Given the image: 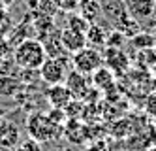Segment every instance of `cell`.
Wrapping results in <instances>:
<instances>
[{"label": "cell", "instance_id": "1", "mask_svg": "<svg viewBox=\"0 0 156 151\" xmlns=\"http://www.w3.org/2000/svg\"><path fill=\"white\" fill-rule=\"evenodd\" d=\"M98 2L102 8V15L113 25V30L130 40L141 32V25L128 13L124 0H98Z\"/></svg>", "mask_w": 156, "mask_h": 151}, {"label": "cell", "instance_id": "2", "mask_svg": "<svg viewBox=\"0 0 156 151\" xmlns=\"http://www.w3.org/2000/svg\"><path fill=\"white\" fill-rule=\"evenodd\" d=\"M13 59H15V64L25 68V70H40L43 61L47 59V53L40 40L28 38L15 45Z\"/></svg>", "mask_w": 156, "mask_h": 151}, {"label": "cell", "instance_id": "3", "mask_svg": "<svg viewBox=\"0 0 156 151\" xmlns=\"http://www.w3.org/2000/svg\"><path fill=\"white\" fill-rule=\"evenodd\" d=\"M62 129L64 126L60 125H55L47 113L43 111H36L28 115L27 119V130H28V136L34 138L38 142H51V140H57V138L62 134Z\"/></svg>", "mask_w": 156, "mask_h": 151}, {"label": "cell", "instance_id": "4", "mask_svg": "<svg viewBox=\"0 0 156 151\" xmlns=\"http://www.w3.org/2000/svg\"><path fill=\"white\" fill-rule=\"evenodd\" d=\"M72 62L75 72H79L83 76H90L100 66H104V55L96 47H83L81 51L72 55Z\"/></svg>", "mask_w": 156, "mask_h": 151}, {"label": "cell", "instance_id": "5", "mask_svg": "<svg viewBox=\"0 0 156 151\" xmlns=\"http://www.w3.org/2000/svg\"><path fill=\"white\" fill-rule=\"evenodd\" d=\"M40 76L45 81L47 85H58L66 81V76H68V68H66L64 59H58V57H47L43 64L40 66Z\"/></svg>", "mask_w": 156, "mask_h": 151}, {"label": "cell", "instance_id": "6", "mask_svg": "<svg viewBox=\"0 0 156 151\" xmlns=\"http://www.w3.org/2000/svg\"><path fill=\"white\" fill-rule=\"evenodd\" d=\"M102 55H104L105 66H107L115 76H122V74H126V72L130 70L132 61H130V57L122 51L120 47H105Z\"/></svg>", "mask_w": 156, "mask_h": 151}, {"label": "cell", "instance_id": "7", "mask_svg": "<svg viewBox=\"0 0 156 151\" xmlns=\"http://www.w3.org/2000/svg\"><path fill=\"white\" fill-rule=\"evenodd\" d=\"M124 2L128 13L137 23L152 19V15L156 13V0H124Z\"/></svg>", "mask_w": 156, "mask_h": 151}, {"label": "cell", "instance_id": "8", "mask_svg": "<svg viewBox=\"0 0 156 151\" xmlns=\"http://www.w3.org/2000/svg\"><path fill=\"white\" fill-rule=\"evenodd\" d=\"M45 96H47V100H49L51 106L57 108V110H66V108L70 106V102L73 100L70 89L66 87L64 83L49 85V89H47V92H45Z\"/></svg>", "mask_w": 156, "mask_h": 151}, {"label": "cell", "instance_id": "9", "mask_svg": "<svg viewBox=\"0 0 156 151\" xmlns=\"http://www.w3.org/2000/svg\"><path fill=\"white\" fill-rule=\"evenodd\" d=\"M60 43L66 53H77L81 51L83 47H87V38L83 32H77V30H72V28H62L60 30Z\"/></svg>", "mask_w": 156, "mask_h": 151}, {"label": "cell", "instance_id": "10", "mask_svg": "<svg viewBox=\"0 0 156 151\" xmlns=\"http://www.w3.org/2000/svg\"><path fill=\"white\" fill-rule=\"evenodd\" d=\"M64 85L70 89V92H72L73 98L79 100V98H85V96H87V91H88L87 76H83V74H79V72H75V70H70L68 76H66Z\"/></svg>", "mask_w": 156, "mask_h": 151}, {"label": "cell", "instance_id": "11", "mask_svg": "<svg viewBox=\"0 0 156 151\" xmlns=\"http://www.w3.org/2000/svg\"><path fill=\"white\" fill-rule=\"evenodd\" d=\"M115 79H117V76L107 66H100L96 72L90 74V81L98 91H107L111 87H115Z\"/></svg>", "mask_w": 156, "mask_h": 151}, {"label": "cell", "instance_id": "12", "mask_svg": "<svg viewBox=\"0 0 156 151\" xmlns=\"http://www.w3.org/2000/svg\"><path fill=\"white\" fill-rule=\"evenodd\" d=\"M64 134L73 144H83L87 140V129L77 119H68V121H66V125H64Z\"/></svg>", "mask_w": 156, "mask_h": 151}, {"label": "cell", "instance_id": "13", "mask_svg": "<svg viewBox=\"0 0 156 151\" xmlns=\"http://www.w3.org/2000/svg\"><path fill=\"white\" fill-rule=\"evenodd\" d=\"M79 15L85 17L88 23H98V19L102 17V8H100L98 0H81L79 2Z\"/></svg>", "mask_w": 156, "mask_h": 151}, {"label": "cell", "instance_id": "14", "mask_svg": "<svg viewBox=\"0 0 156 151\" xmlns=\"http://www.w3.org/2000/svg\"><path fill=\"white\" fill-rule=\"evenodd\" d=\"M107 36H109V32H107L105 28H102V25H98V23L88 25V30L85 32L87 43H90L92 47H98V45H104V47H105Z\"/></svg>", "mask_w": 156, "mask_h": 151}, {"label": "cell", "instance_id": "15", "mask_svg": "<svg viewBox=\"0 0 156 151\" xmlns=\"http://www.w3.org/2000/svg\"><path fill=\"white\" fill-rule=\"evenodd\" d=\"M19 142V129L13 123L4 121L0 126V145L2 147H13Z\"/></svg>", "mask_w": 156, "mask_h": 151}, {"label": "cell", "instance_id": "16", "mask_svg": "<svg viewBox=\"0 0 156 151\" xmlns=\"http://www.w3.org/2000/svg\"><path fill=\"white\" fill-rule=\"evenodd\" d=\"M88 25H90V23H88L85 17H81L79 13H73V11H70V13H68V28L85 34L88 30Z\"/></svg>", "mask_w": 156, "mask_h": 151}, {"label": "cell", "instance_id": "17", "mask_svg": "<svg viewBox=\"0 0 156 151\" xmlns=\"http://www.w3.org/2000/svg\"><path fill=\"white\" fill-rule=\"evenodd\" d=\"M137 61L143 68H151L156 64V51L154 47H147V49H139L137 53Z\"/></svg>", "mask_w": 156, "mask_h": 151}, {"label": "cell", "instance_id": "18", "mask_svg": "<svg viewBox=\"0 0 156 151\" xmlns=\"http://www.w3.org/2000/svg\"><path fill=\"white\" fill-rule=\"evenodd\" d=\"M132 45H136L137 49H147V47H154L156 45V38L151 36V34H145V32H139L137 36L132 38Z\"/></svg>", "mask_w": 156, "mask_h": 151}, {"label": "cell", "instance_id": "19", "mask_svg": "<svg viewBox=\"0 0 156 151\" xmlns=\"http://www.w3.org/2000/svg\"><path fill=\"white\" fill-rule=\"evenodd\" d=\"M143 111L149 115L151 119H156V92H149L143 104Z\"/></svg>", "mask_w": 156, "mask_h": 151}, {"label": "cell", "instance_id": "20", "mask_svg": "<svg viewBox=\"0 0 156 151\" xmlns=\"http://www.w3.org/2000/svg\"><path fill=\"white\" fill-rule=\"evenodd\" d=\"M47 117H49L55 125H60V126H64L66 121H68V115H66V111H64V110H57V108H53V110L47 113Z\"/></svg>", "mask_w": 156, "mask_h": 151}, {"label": "cell", "instance_id": "21", "mask_svg": "<svg viewBox=\"0 0 156 151\" xmlns=\"http://www.w3.org/2000/svg\"><path fill=\"white\" fill-rule=\"evenodd\" d=\"M17 151H43L41 149V142H38V140H34V138H27V140H23L19 144V149Z\"/></svg>", "mask_w": 156, "mask_h": 151}, {"label": "cell", "instance_id": "22", "mask_svg": "<svg viewBox=\"0 0 156 151\" xmlns=\"http://www.w3.org/2000/svg\"><path fill=\"white\" fill-rule=\"evenodd\" d=\"M124 40H126V36H122L117 30H111L109 36H107V42H105V47H120Z\"/></svg>", "mask_w": 156, "mask_h": 151}, {"label": "cell", "instance_id": "23", "mask_svg": "<svg viewBox=\"0 0 156 151\" xmlns=\"http://www.w3.org/2000/svg\"><path fill=\"white\" fill-rule=\"evenodd\" d=\"M79 2L81 0H55V4H57L58 9L66 11V13H70V11H75L79 8Z\"/></svg>", "mask_w": 156, "mask_h": 151}, {"label": "cell", "instance_id": "24", "mask_svg": "<svg viewBox=\"0 0 156 151\" xmlns=\"http://www.w3.org/2000/svg\"><path fill=\"white\" fill-rule=\"evenodd\" d=\"M40 9H41V13H45V15H51L57 11V4H55V0H40Z\"/></svg>", "mask_w": 156, "mask_h": 151}, {"label": "cell", "instance_id": "25", "mask_svg": "<svg viewBox=\"0 0 156 151\" xmlns=\"http://www.w3.org/2000/svg\"><path fill=\"white\" fill-rule=\"evenodd\" d=\"M9 4H13V0H0V6H2V8H6Z\"/></svg>", "mask_w": 156, "mask_h": 151}, {"label": "cell", "instance_id": "26", "mask_svg": "<svg viewBox=\"0 0 156 151\" xmlns=\"http://www.w3.org/2000/svg\"><path fill=\"white\" fill-rule=\"evenodd\" d=\"M145 151H156V144H152L151 147H147V149H145Z\"/></svg>", "mask_w": 156, "mask_h": 151}]
</instances>
